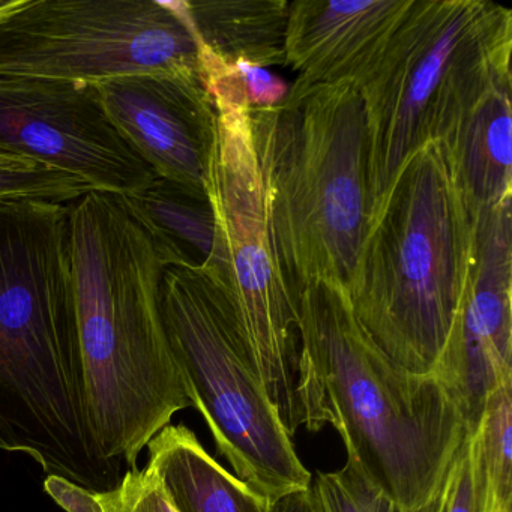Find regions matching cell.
I'll list each match as a JSON object with an SVG mask.
<instances>
[{"mask_svg": "<svg viewBox=\"0 0 512 512\" xmlns=\"http://www.w3.org/2000/svg\"><path fill=\"white\" fill-rule=\"evenodd\" d=\"M149 469L176 512H269L260 496L224 469L184 424L166 425L146 445Z\"/></svg>", "mask_w": 512, "mask_h": 512, "instance_id": "9a60e30c", "label": "cell"}, {"mask_svg": "<svg viewBox=\"0 0 512 512\" xmlns=\"http://www.w3.org/2000/svg\"><path fill=\"white\" fill-rule=\"evenodd\" d=\"M131 74L200 79L185 0H23L0 20V76L98 85Z\"/></svg>", "mask_w": 512, "mask_h": 512, "instance_id": "9c48e42d", "label": "cell"}, {"mask_svg": "<svg viewBox=\"0 0 512 512\" xmlns=\"http://www.w3.org/2000/svg\"><path fill=\"white\" fill-rule=\"evenodd\" d=\"M254 152L284 280L299 302L313 281L349 289L370 227L367 118L353 83L302 86L253 109Z\"/></svg>", "mask_w": 512, "mask_h": 512, "instance_id": "277c9868", "label": "cell"}, {"mask_svg": "<svg viewBox=\"0 0 512 512\" xmlns=\"http://www.w3.org/2000/svg\"><path fill=\"white\" fill-rule=\"evenodd\" d=\"M185 8L208 55L266 70L286 65L287 0H196Z\"/></svg>", "mask_w": 512, "mask_h": 512, "instance_id": "2e32d148", "label": "cell"}, {"mask_svg": "<svg viewBox=\"0 0 512 512\" xmlns=\"http://www.w3.org/2000/svg\"><path fill=\"white\" fill-rule=\"evenodd\" d=\"M472 256V218L436 142L401 167L371 220L349 286L371 340L395 364L431 374Z\"/></svg>", "mask_w": 512, "mask_h": 512, "instance_id": "5b68a950", "label": "cell"}, {"mask_svg": "<svg viewBox=\"0 0 512 512\" xmlns=\"http://www.w3.org/2000/svg\"><path fill=\"white\" fill-rule=\"evenodd\" d=\"M94 86L119 136L158 179L206 193L217 110L202 80L131 74Z\"/></svg>", "mask_w": 512, "mask_h": 512, "instance_id": "7c38bea8", "label": "cell"}, {"mask_svg": "<svg viewBox=\"0 0 512 512\" xmlns=\"http://www.w3.org/2000/svg\"><path fill=\"white\" fill-rule=\"evenodd\" d=\"M161 314L191 407L236 478L271 502L310 488L313 475L257 373L220 278L190 266L164 269Z\"/></svg>", "mask_w": 512, "mask_h": 512, "instance_id": "52a82bcc", "label": "cell"}, {"mask_svg": "<svg viewBox=\"0 0 512 512\" xmlns=\"http://www.w3.org/2000/svg\"><path fill=\"white\" fill-rule=\"evenodd\" d=\"M481 449L476 434L467 437L445 482L442 512H481Z\"/></svg>", "mask_w": 512, "mask_h": 512, "instance_id": "603a6c76", "label": "cell"}, {"mask_svg": "<svg viewBox=\"0 0 512 512\" xmlns=\"http://www.w3.org/2000/svg\"><path fill=\"white\" fill-rule=\"evenodd\" d=\"M0 145L113 196H133L157 179L85 83L0 76Z\"/></svg>", "mask_w": 512, "mask_h": 512, "instance_id": "30bf717a", "label": "cell"}, {"mask_svg": "<svg viewBox=\"0 0 512 512\" xmlns=\"http://www.w3.org/2000/svg\"><path fill=\"white\" fill-rule=\"evenodd\" d=\"M511 110V65H503L463 95L434 136L470 218L512 197Z\"/></svg>", "mask_w": 512, "mask_h": 512, "instance_id": "5bb4252c", "label": "cell"}, {"mask_svg": "<svg viewBox=\"0 0 512 512\" xmlns=\"http://www.w3.org/2000/svg\"><path fill=\"white\" fill-rule=\"evenodd\" d=\"M22 2L23 0H0V20L16 11L22 5Z\"/></svg>", "mask_w": 512, "mask_h": 512, "instance_id": "d4e9b609", "label": "cell"}, {"mask_svg": "<svg viewBox=\"0 0 512 512\" xmlns=\"http://www.w3.org/2000/svg\"><path fill=\"white\" fill-rule=\"evenodd\" d=\"M0 451L91 491L112 490L127 470L101 454L83 412L64 203L0 202Z\"/></svg>", "mask_w": 512, "mask_h": 512, "instance_id": "7a4b0ae2", "label": "cell"}, {"mask_svg": "<svg viewBox=\"0 0 512 512\" xmlns=\"http://www.w3.org/2000/svg\"><path fill=\"white\" fill-rule=\"evenodd\" d=\"M200 79L214 107L265 109L280 104L290 86L266 68L227 64L200 50Z\"/></svg>", "mask_w": 512, "mask_h": 512, "instance_id": "ffe728a7", "label": "cell"}, {"mask_svg": "<svg viewBox=\"0 0 512 512\" xmlns=\"http://www.w3.org/2000/svg\"><path fill=\"white\" fill-rule=\"evenodd\" d=\"M475 434L481 449V512H511L512 380L491 395Z\"/></svg>", "mask_w": 512, "mask_h": 512, "instance_id": "ac0fdd59", "label": "cell"}, {"mask_svg": "<svg viewBox=\"0 0 512 512\" xmlns=\"http://www.w3.org/2000/svg\"><path fill=\"white\" fill-rule=\"evenodd\" d=\"M310 490L317 512H442L445 500L443 484L439 494L421 508H403L380 493L350 460L335 472H317Z\"/></svg>", "mask_w": 512, "mask_h": 512, "instance_id": "44dd1931", "label": "cell"}, {"mask_svg": "<svg viewBox=\"0 0 512 512\" xmlns=\"http://www.w3.org/2000/svg\"><path fill=\"white\" fill-rule=\"evenodd\" d=\"M80 394L101 454L127 469L191 400L163 314L166 257L124 197L70 203Z\"/></svg>", "mask_w": 512, "mask_h": 512, "instance_id": "6da1fadb", "label": "cell"}, {"mask_svg": "<svg viewBox=\"0 0 512 512\" xmlns=\"http://www.w3.org/2000/svg\"><path fill=\"white\" fill-rule=\"evenodd\" d=\"M415 0L290 2L286 65L302 86L349 82L361 88L382 61Z\"/></svg>", "mask_w": 512, "mask_h": 512, "instance_id": "4fadbf2b", "label": "cell"}, {"mask_svg": "<svg viewBox=\"0 0 512 512\" xmlns=\"http://www.w3.org/2000/svg\"><path fill=\"white\" fill-rule=\"evenodd\" d=\"M89 191L94 190L76 176L0 145V202L46 200L70 205Z\"/></svg>", "mask_w": 512, "mask_h": 512, "instance_id": "7402d4cb", "label": "cell"}, {"mask_svg": "<svg viewBox=\"0 0 512 512\" xmlns=\"http://www.w3.org/2000/svg\"><path fill=\"white\" fill-rule=\"evenodd\" d=\"M431 376L478 431L491 395L512 380V202L472 217V256L460 304Z\"/></svg>", "mask_w": 512, "mask_h": 512, "instance_id": "8fae6325", "label": "cell"}, {"mask_svg": "<svg viewBox=\"0 0 512 512\" xmlns=\"http://www.w3.org/2000/svg\"><path fill=\"white\" fill-rule=\"evenodd\" d=\"M269 512H317V508L313 494L310 488H307L278 497L272 502Z\"/></svg>", "mask_w": 512, "mask_h": 512, "instance_id": "cb8c5ba5", "label": "cell"}, {"mask_svg": "<svg viewBox=\"0 0 512 512\" xmlns=\"http://www.w3.org/2000/svg\"><path fill=\"white\" fill-rule=\"evenodd\" d=\"M44 490L65 512H176L148 466L128 469L112 490H86L59 476H47Z\"/></svg>", "mask_w": 512, "mask_h": 512, "instance_id": "d6986e66", "label": "cell"}, {"mask_svg": "<svg viewBox=\"0 0 512 512\" xmlns=\"http://www.w3.org/2000/svg\"><path fill=\"white\" fill-rule=\"evenodd\" d=\"M298 334L301 425L319 431L331 424L347 460L397 505L416 509L433 500L467 439L442 385L389 359L335 281L304 287Z\"/></svg>", "mask_w": 512, "mask_h": 512, "instance_id": "3957f363", "label": "cell"}, {"mask_svg": "<svg viewBox=\"0 0 512 512\" xmlns=\"http://www.w3.org/2000/svg\"><path fill=\"white\" fill-rule=\"evenodd\" d=\"M124 200L151 233L167 265L211 268L217 224L208 193L157 178Z\"/></svg>", "mask_w": 512, "mask_h": 512, "instance_id": "e0dca14e", "label": "cell"}, {"mask_svg": "<svg viewBox=\"0 0 512 512\" xmlns=\"http://www.w3.org/2000/svg\"><path fill=\"white\" fill-rule=\"evenodd\" d=\"M215 110L217 139L206 193L217 239L208 271L226 287L257 373L293 437L301 427L299 302L287 287L275 247L248 110Z\"/></svg>", "mask_w": 512, "mask_h": 512, "instance_id": "ba28073f", "label": "cell"}, {"mask_svg": "<svg viewBox=\"0 0 512 512\" xmlns=\"http://www.w3.org/2000/svg\"><path fill=\"white\" fill-rule=\"evenodd\" d=\"M512 11L487 0H415L370 79L359 88L368 136L371 220L401 167L449 110L511 64Z\"/></svg>", "mask_w": 512, "mask_h": 512, "instance_id": "8992f818", "label": "cell"}]
</instances>
